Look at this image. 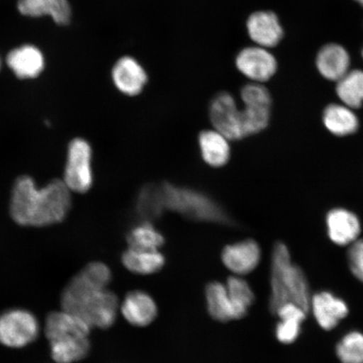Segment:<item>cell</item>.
Instances as JSON below:
<instances>
[{
    "label": "cell",
    "instance_id": "cell-1",
    "mask_svg": "<svg viewBox=\"0 0 363 363\" xmlns=\"http://www.w3.org/2000/svg\"><path fill=\"white\" fill-rule=\"evenodd\" d=\"M111 281L112 272L106 263H89L63 289L61 308L81 317L92 328H111L120 310L119 298L108 289Z\"/></svg>",
    "mask_w": 363,
    "mask_h": 363
},
{
    "label": "cell",
    "instance_id": "cell-2",
    "mask_svg": "<svg viewBox=\"0 0 363 363\" xmlns=\"http://www.w3.org/2000/svg\"><path fill=\"white\" fill-rule=\"evenodd\" d=\"M72 192L62 179H54L39 188L28 175L13 184L10 215L16 224L44 227L61 223L72 206Z\"/></svg>",
    "mask_w": 363,
    "mask_h": 363
},
{
    "label": "cell",
    "instance_id": "cell-3",
    "mask_svg": "<svg viewBox=\"0 0 363 363\" xmlns=\"http://www.w3.org/2000/svg\"><path fill=\"white\" fill-rule=\"evenodd\" d=\"M92 329L81 317L62 308L50 312L43 331L54 363H76L85 359L91 350Z\"/></svg>",
    "mask_w": 363,
    "mask_h": 363
},
{
    "label": "cell",
    "instance_id": "cell-4",
    "mask_svg": "<svg viewBox=\"0 0 363 363\" xmlns=\"http://www.w3.org/2000/svg\"><path fill=\"white\" fill-rule=\"evenodd\" d=\"M269 308L276 314L285 303H293L306 312L311 296L303 270L294 264L289 250L283 242L275 244L272 253Z\"/></svg>",
    "mask_w": 363,
    "mask_h": 363
},
{
    "label": "cell",
    "instance_id": "cell-5",
    "mask_svg": "<svg viewBox=\"0 0 363 363\" xmlns=\"http://www.w3.org/2000/svg\"><path fill=\"white\" fill-rule=\"evenodd\" d=\"M160 186L166 210L195 221L230 223V217L224 208L206 194L171 183H163Z\"/></svg>",
    "mask_w": 363,
    "mask_h": 363
},
{
    "label": "cell",
    "instance_id": "cell-6",
    "mask_svg": "<svg viewBox=\"0 0 363 363\" xmlns=\"http://www.w3.org/2000/svg\"><path fill=\"white\" fill-rule=\"evenodd\" d=\"M42 326L33 312L13 308L0 314V345L11 349L28 347L39 337Z\"/></svg>",
    "mask_w": 363,
    "mask_h": 363
},
{
    "label": "cell",
    "instance_id": "cell-7",
    "mask_svg": "<svg viewBox=\"0 0 363 363\" xmlns=\"http://www.w3.org/2000/svg\"><path fill=\"white\" fill-rule=\"evenodd\" d=\"M93 150L87 140L77 138L68 145L63 174L65 183L72 193L85 194L94 184Z\"/></svg>",
    "mask_w": 363,
    "mask_h": 363
},
{
    "label": "cell",
    "instance_id": "cell-8",
    "mask_svg": "<svg viewBox=\"0 0 363 363\" xmlns=\"http://www.w3.org/2000/svg\"><path fill=\"white\" fill-rule=\"evenodd\" d=\"M243 102L242 123L246 138L260 133L269 124L272 97L269 89L259 83L245 85L240 91Z\"/></svg>",
    "mask_w": 363,
    "mask_h": 363
},
{
    "label": "cell",
    "instance_id": "cell-9",
    "mask_svg": "<svg viewBox=\"0 0 363 363\" xmlns=\"http://www.w3.org/2000/svg\"><path fill=\"white\" fill-rule=\"evenodd\" d=\"M208 116L214 129L230 140L246 138L242 110L233 94L222 92L216 95L208 108Z\"/></svg>",
    "mask_w": 363,
    "mask_h": 363
},
{
    "label": "cell",
    "instance_id": "cell-10",
    "mask_svg": "<svg viewBox=\"0 0 363 363\" xmlns=\"http://www.w3.org/2000/svg\"><path fill=\"white\" fill-rule=\"evenodd\" d=\"M238 71L253 83H264L270 80L278 69V62L269 49L253 45L243 48L237 57Z\"/></svg>",
    "mask_w": 363,
    "mask_h": 363
},
{
    "label": "cell",
    "instance_id": "cell-11",
    "mask_svg": "<svg viewBox=\"0 0 363 363\" xmlns=\"http://www.w3.org/2000/svg\"><path fill=\"white\" fill-rule=\"evenodd\" d=\"M262 259V250L256 240L247 239L227 245L221 260L234 275L242 277L255 270Z\"/></svg>",
    "mask_w": 363,
    "mask_h": 363
},
{
    "label": "cell",
    "instance_id": "cell-12",
    "mask_svg": "<svg viewBox=\"0 0 363 363\" xmlns=\"http://www.w3.org/2000/svg\"><path fill=\"white\" fill-rule=\"evenodd\" d=\"M112 80L116 88L126 96H138L148 82L147 72L135 58L121 57L113 65Z\"/></svg>",
    "mask_w": 363,
    "mask_h": 363
},
{
    "label": "cell",
    "instance_id": "cell-13",
    "mask_svg": "<svg viewBox=\"0 0 363 363\" xmlns=\"http://www.w3.org/2000/svg\"><path fill=\"white\" fill-rule=\"evenodd\" d=\"M247 30L249 38L256 45L267 49L276 47L284 36L279 17L269 11L252 13L247 21Z\"/></svg>",
    "mask_w": 363,
    "mask_h": 363
},
{
    "label": "cell",
    "instance_id": "cell-14",
    "mask_svg": "<svg viewBox=\"0 0 363 363\" xmlns=\"http://www.w3.org/2000/svg\"><path fill=\"white\" fill-rule=\"evenodd\" d=\"M326 230L331 242L337 246H349L358 240L362 225L359 218L344 208H335L325 218Z\"/></svg>",
    "mask_w": 363,
    "mask_h": 363
},
{
    "label": "cell",
    "instance_id": "cell-15",
    "mask_svg": "<svg viewBox=\"0 0 363 363\" xmlns=\"http://www.w3.org/2000/svg\"><path fill=\"white\" fill-rule=\"evenodd\" d=\"M120 310L125 320L135 328L151 325L158 314L155 299L143 290H133L127 294Z\"/></svg>",
    "mask_w": 363,
    "mask_h": 363
},
{
    "label": "cell",
    "instance_id": "cell-16",
    "mask_svg": "<svg viewBox=\"0 0 363 363\" xmlns=\"http://www.w3.org/2000/svg\"><path fill=\"white\" fill-rule=\"evenodd\" d=\"M322 329L337 328L349 313L347 303L330 292H320L311 297L310 310Z\"/></svg>",
    "mask_w": 363,
    "mask_h": 363
},
{
    "label": "cell",
    "instance_id": "cell-17",
    "mask_svg": "<svg viewBox=\"0 0 363 363\" xmlns=\"http://www.w3.org/2000/svg\"><path fill=\"white\" fill-rule=\"evenodd\" d=\"M315 63L322 77L337 82L350 71L351 57L342 45L330 43L321 48L317 54Z\"/></svg>",
    "mask_w": 363,
    "mask_h": 363
},
{
    "label": "cell",
    "instance_id": "cell-18",
    "mask_svg": "<svg viewBox=\"0 0 363 363\" xmlns=\"http://www.w3.org/2000/svg\"><path fill=\"white\" fill-rule=\"evenodd\" d=\"M230 140L216 130H204L199 135V151L207 165L222 167L230 158Z\"/></svg>",
    "mask_w": 363,
    "mask_h": 363
},
{
    "label": "cell",
    "instance_id": "cell-19",
    "mask_svg": "<svg viewBox=\"0 0 363 363\" xmlns=\"http://www.w3.org/2000/svg\"><path fill=\"white\" fill-rule=\"evenodd\" d=\"M9 67L21 79H35L44 68V57L33 45H23L13 50L6 59Z\"/></svg>",
    "mask_w": 363,
    "mask_h": 363
},
{
    "label": "cell",
    "instance_id": "cell-20",
    "mask_svg": "<svg viewBox=\"0 0 363 363\" xmlns=\"http://www.w3.org/2000/svg\"><path fill=\"white\" fill-rule=\"evenodd\" d=\"M121 262L133 274L151 275L162 269L166 259L160 250L128 247L122 254Z\"/></svg>",
    "mask_w": 363,
    "mask_h": 363
},
{
    "label": "cell",
    "instance_id": "cell-21",
    "mask_svg": "<svg viewBox=\"0 0 363 363\" xmlns=\"http://www.w3.org/2000/svg\"><path fill=\"white\" fill-rule=\"evenodd\" d=\"M18 9L26 16H51L58 25H67L71 20V8L67 0H19Z\"/></svg>",
    "mask_w": 363,
    "mask_h": 363
},
{
    "label": "cell",
    "instance_id": "cell-22",
    "mask_svg": "<svg viewBox=\"0 0 363 363\" xmlns=\"http://www.w3.org/2000/svg\"><path fill=\"white\" fill-rule=\"evenodd\" d=\"M323 122L331 134L342 138L356 133L359 128V120L356 113L345 104H331L326 107Z\"/></svg>",
    "mask_w": 363,
    "mask_h": 363
},
{
    "label": "cell",
    "instance_id": "cell-23",
    "mask_svg": "<svg viewBox=\"0 0 363 363\" xmlns=\"http://www.w3.org/2000/svg\"><path fill=\"white\" fill-rule=\"evenodd\" d=\"M307 312L295 303H288L281 306L276 314L279 317L276 326V337L281 343L291 344L301 334V324L306 320Z\"/></svg>",
    "mask_w": 363,
    "mask_h": 363
},
{
    "label": "cell",
    "instance_id": "cell-24",
    "mask_svg": "<svg viewBox=\"0 0 363 363\" xmlns=\"http://www.w3.org/2000/svg\"><path fill=\"white\" fill-rule=\"evenodd\" d=\"M206 298L208 314L213 319L219 322L238 320L225 284L217 281L208 283L206 288Z\"/></svg>",
    "mask_w": 363,
    "mask_h": 363
},
{
    "label": "cell",
    "instance_id": "cell-25",
    "mask_svg": "<svg viewBox=\"0 0 363 363\" xmlns=\"http://www.w3.org/2000/svg\"><path fill=\"white\" fill-rule=\"evenodd\" d=\"M135 211L144 221L159 219L166 211L161 186L147 184L140 189L135 201Z\"/></svg>",
    "mask_w": 363,
    "mask_h": 363
},
{
    "label": "cell",
    "instance_id": "cell-26",
    "mask_svg": "<svg viewBox=\"0 0 363 363\" xmlns=\"http://www.w3.org/2000/svg\"><path fill=\"white\" fill-rule=\"evenodd\" d=\"M337 94L345 106L359 108L363 104V71L350 70L337 82Z\"/></svg>",
    "mask_w": 363,
    "mask_h": 363
},
{
    "label": "cell",
    "instance_id": "cell-27",
    "mask_svg": "<svg viewBox=\"0 0 363 363\" xmlns=\"http://www.w3.org/2000/svg\"><path fill=\"white\" fill-rule=\"evenodd\" d=\"M225 284L238 320L242 319L247 315L250 307L255 301V294L251 286L242 277L237 275L229 277Z\"/></svg>",
    "mask_w": 363,
    "mask_h": 363
},
{
    "label": "cell",
    "instance_id": "cell-28",
    "mask_svg": "<svg viewBox=\"0 0 363 363\" xmlns=\"http://www.w3.org/2000/svg\"><path fill=\"white\" fill-rule=\"evenodd\" d=\"M128 247L160 250L165 243V238L152 222L144 221L135 225L126 235Z\"/></svg>",
    "mask_w": 363,
    "mask_h": 363
},
{
    "label": "cell",
    "instance_id": "cell-29",
    "mask_svg": "<svg viewBox=\"0 0 363 363\" xmlns=\"http://www.w3.org/2000/svg\"><path fill=\"white\" fill-rule=\"evenodd\" d=\"M337 355L342 363H363V333L345 335L337 345Z\"/></svg>",
    "mask_w": 363,
    "mask_h": 363
},
{
    "label": "cell",
    "instance_id": "cell-30",
    "mask_svg": "<svg viewBox=\"0 0 363 363\" xmlns=\"http://www.w3.org/2000/svg\"><path fill=\"white\" fill-rule=\"evenodd\" d=\"M347 262L352 274L363 283V239L350 245L347 252Z\"/></svg>",
    "mask_w": 363,
    "mask_h": 363
},
{
    "label": "cell",
    "instance_id": "cell-31",
    "mask_svg": "<svg viewBox=\"0 0 363 363\" xmlns=\"http://www.w3.org/2000/svg\"><path fill=\"white\" fill-rule=\"evenodd\" d=\"M355 1L360 4L363 7V0H355Z\"/></svg>",
    "mask_w": 363,
    "mask_h": 363
},
{
    "label": "cell",
    "instance_id": "cell-32",
    "mask_svg": "<svg viewBox=\"0 0 363 363\" xmlns=\"http://www.w3.org/2000/svg\"><path fill=\"white\" fill-rule=\"evenodd\" d=\"M362 58H363V48H362Z\"/></svg>",
    "mask_w": 363,
    "mask_h": 363
},
{
    "label": "cell",
    "instance_id": "cell-33",
    "mask_svg": "<svg viewBox=\"0 0 363 363\" xmlns=\"http://www.w3.org/2000/svg\"><path fill=\"white\" fill-rule=\"evenodd\" d=\"M0 67H1V62H0Z\"/></svg>",
    "mask_w": 363,
    "mask_h": 363
}]
</instances>
